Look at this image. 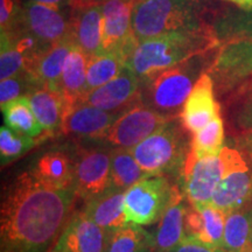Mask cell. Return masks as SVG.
Returning a JSON list of instances; mask_svg holds the SVG:
<instances>
[{
    "label": "cell",
    "mask_w": 252,
    "mask_h": 252,
    "mask_svg": "<svg viewBox=\"0 0 252 252\" xmlns=\"http://www.w3.org/2000/svg\"><path fill=\"white\" fill-rule=\"evenodd\" d=\"M75 189H56L33 172L19 174L2 190L0 252H47L71 219Z\"/></svg>",
    "instance_id": "6da1fadb"
},
{
    "label": "cell",
    "mask_w": 252,
    "mask_h": 252,
    "mask_svg": "<svg viewBox=\"0 0 252 252\" xmlns=\"http://www.w3.org/2000/svg\"><path fill=\"white\" fill-rule=\"evenodd\" d=\"M214 31L219 50L207 72L220 94L252 78V11L226 15Z\"/></svg>",
    "instance_id": "7a4b0ae2"
},
{
    "label": "cell",
    "mask_w": 252,
    "mask_h": 252,
    "mask_svg": "<svg viewBox=\"0 0 252 252\" xmlns=\"http://www.w3.org/2000/svg\"><path fill=\"white\" fill-rule=\"evenodd\" d=\"M219 48L214 28L193 32H175L138 42L125 65L140 78L150 80L157 74L194 56Z\"/></svg>",
    "instance_id": "3957f363"
},
{
    "label": "cell",
    "mask_w": 252,
    "mask_h": 252,
    "mask_svg": "<svg viewBox=\"0 0 252 252\" xmlns=\"http://www.w3.org/2000/svg\"><path fill=\"white\" fill-rule=\"evenodd\" d=\"M187 132L180 117L173 118L130 150L145 173L180 180L190 151Z\"/></svg>",
    "instance_id": "277c9868"
},
{
    "label": "cell",
    "mask_w": 252,
    "mask_h": 252,
    "mask_svg": "<svg viewBox=\"0 0 252 252\" xmlns=\"http://www.w3.org/2000/svg\"><path fill=\"white\" fill-rule=\"evenodd\" d=\"M208 53L194 56L141 82L140 102L168 117H179L191 89L203 74Z\"/></svg>",
    "instance_id": "5b68a950"
},
{
    "label": "cell",
    "mask_w": 252,
    "mask_h": 252,
    "mask_svg": "<svg viewBox=\"0 0 252 252\" xmlns=\"http://www.w3.org/2000/svg\"><path fill=\"white\" fill-rule=\"evenodd\" d=\"M207 27L195 0H138L132 12V31L138 41Z\"/></svg>",
    "instance_id": "8992f818"
},
{
    "label": "cell",
    "mask_w": 252,
    "mask_h": 252,
    "mask_svg": "<svg viewBox=\"0 0 252 252\" xmlns=\"http://www.w3.org/2000/svg\"><path fill=\"white\" fill-rule=\"evenodd\" d=\"M179 184L172 185L169 178L152 175L125 191L126 220L139 225H150L161 219L172 202Z\"/></svg>",
    "instance_id": "52a82bcc"
},
{
    "label": "cell",
    "mask_w": 252,
    "mask_h": 252,
    "mask_svg": "<svg viewBox=\"0 0 252 252\" xmlns=\"http://www.w3.org/2000/svg\"><path fill=\"white\" fill-rule=\"evenodd\" d=\"M220 156L223 176L210 204L228 215L252 201V168L236 147L223 146Z\"/></svg>",
    "instance_id": "ba28073f"
},
{
    "label": "cell",
    "mask_w": 252,
    "mask_h": 252,
    "mask_svg": "<svg viewBox=\"0 0 252 252\" xmlns=\"http://www.w3.org/2000/svg\"><path fill=\"white\" fill-rule=\"evenodd\" d=\"M173 118L176 117H168L139 102L119 113L100 141L111 147L132 149Z\"/></svg>",
    "instance_id": "9c48e42d"
},
{
    "label": "cell",
    "mask_w": 252,
    "mask_h": 252,
    "mask_svg": "<svg viewBox=\"0 0 252 252\" xmlns=\"http://www.w3.org/2000/svg\"><path fill=\"white\" fill-rule=\"evenodd\" d=\"M112 147H81L75 156V193L87 201L103 194L111 187Z\"/></svg>",
    "instance_id": "30bf717a"
},
{
    "label": "cell",
    "mask_w": 252,
    "mask_h": 252,
    "mask_svg": "<svg viewBox=\"0 0 252 252\" xmlns=\"http://www.w3.org/2000/svg\"><path fill=\"white\" fill-rule=\"evenodd\" d=\"M137 1L106 0L102 4V52L116 53L125 63L139 42L132 31V12Z\"/></svg>",
    "instance_id": "8fae6325"
},
{
    "label": "cell",
    "mask_w": 252,
    "mask_h": 252,
    "mask_svg": "<svg viewBox=\"0 0 252 252\" xmlns=\"http://www.w3.org/2000/svg\"><path fill=\"white\" fill-rule=\"evenodd\" d=\"M222 176L223 162L220 154L197 158L189 151L179 184L190 206H203L212 203Z\"/></svg>",
    "instance_id": "7c38bea8"
},
{
    "label": "cell",
    "mask_w": 252,
    "mask_h": 252,
    "mask_svg": "<svg viewBox=\"0 0 252 252\" xmlns=\"http://www.w3.org/2000/svg\"><path fill=\"white\" fill-rule=\"evenodd\" d=\"M141 81L131 69L124 68L117 77L102 87L88 91L80 102L104 111L121 113L140 102Z\"/></svg>",
    "instance_id": "4fadbf2b"
},
{
    "label": "cell",
    "mask_w": 252,
    "mask_h": 252,
    "mask_svg": "<svg viewBox=\"0 0 252 252\" xmlns=\"http://www.w3.org/2000/svg\"><path fill=\"white\" fill-rule=\"evenodd\" d=\"M18 26L30 32L48 47L67 37H72L70 18H65L60 9L39 2L27 1L24 5Z\"/></svg>",
    "instance_id": "5bb4252c"
},
{
    "label": "cell",
    "mask_w": 252,
    "mask_h": 252,
    "mask_svg": "<svg viewBox=\"0 0 252 252\" xmlns=\"http://www.w3.org/2000/svg\"><path fill=\"white\" fill-rule=\"evenodd\" d=\"M110 232L81 210L71 216L53 250L55 252H106Z\"/></svg>",
    "instance_id": "9a60e30c"
},
{
    "label": "cell",
    "mask_w": 252,
    "mask_h": 252,
    "mask_svg": "<svg viewBox=\"0 0 252 252\" xmlns=\"http://www.w3.org/2000/svg\"><path fill=\"white\" fill-rule=\"evenodd\" d=\"M220 116V106L215 98V84L208 72L196 81L180 112V121L189 133H196Z\"/></svg>",
    "instance_id": "2e32d148"
},
{
    "label": "cell",
    "mask_w": 252,
    "mask_h": 252,
    "mask_svg": "<svg viewBox=\"0 0 252 252\" xmlns=\"http://www.w3.org/2000/svg\"><path fill=\"white\" fill-rule=\"evenodd\" d=\"M119 113L104 111L84 102L68 106L60 130L64 134L77 135L90 140H100Z\"/></svg>",
    "instance_id": "e0dca14e"
},
{
    "label": "cell",
    "mask_w": 252,
    "mask_h": 252,
    "mask_svg": "<svg viewBox=\"0 0 252 252\" xmlns=\"http://www.w3.org/2000/svg\"><path fill=\"white\" fill-rule=\"evenodd\" d=\"M225 116L228 127L235 135V147L244 154L252 168V78L236 89Z\"/></svg>",
    "instance_id": "ac0fdd59"
},
{
    "label": "cell",
    "mask_w": 252,
    "mask_h": 252,
    "mask_svg": "<svg viewBox=\"0 0 252 252\" xmlns=\"http://www.w3.org/2000/svg\"><path fill=\"white\" fill-rule=\"evenodd\" d=\"M226 215L212 204L189 206L185 219L186 237L213 248H222Z\"/></svg>",
    "instance_id": "d6986e66"
},
{
    "label": "cell",
    "mask_w": 252,
    "mask_h": 252,
    "mask_svg": "<svg viewBox=\"0 0 252 252\" xmlns=\"http://www.w3.org/2000/svg\"><path fill=\"white\" fill-rule=\"evenodd\" d=\"M71 36L75 45L88 56L102 52L103 6L70 8Z\"/></svg>",
    "instance_id": "ffe728a7"
},
{
    "label": "cell",
    "mask_w": 252,
    "mask_h": 252,
    "mask_svg": "<svg viewBox=\"0 0 252 252\" xmlns=\"http://www.w3.org/2000/svg\"><path fill=\"white\" fill-rule=\"evenodd\" d=\"M187 201L179 184L174 197L160 219L157 232L154 234V252L171 251L186 238L185 219L190 206Z\"/></svg>",
    "instance_id": "44dd1931"
},
{
    "label": "cell",
    "mask_w": 252,
    "mask_h": 252,
    "mask_svg": "<svg viewBox=\"0 0 252 252\" xmlns=\"http://www.w3.org/2000/svg\"><path fill=\"white\" fill-rule=\"evenodd\" d=\"M74 46L76 45L72 37H67L50 46L39 56L27 71L37 88L46 87L59 90L65 60Z\"/></svg>",
    "instance_id": "7402d4cb"
},
{
    "label": "cell",
    "mask_w": 252,
    "mask_h": 252,
    "mask_svg": "<svg viewBox=\"0 0 252 252\" xmlns=\"http://www.w3.org/2000/svg\"><path fill=\"white\" fill-rule=\"evenodd\" d=\"M124 190L111 186L103 194L87 201L83 212L111 234L127 223L124 213Z\"/></svg>",
    "instance_id": "603a6c76"
},
{
    "label": "cell",
    "mask_w": 252,
    "mask_h": 252,
    "mask_svg": "<svg viewBox=\"0 0 252 252\" xmlns=\"http://www.w3.org/2000/svg\"><path fill=\"white\" fill-rule=\"evenodd\" d=\"M32 172L43 184L56 189H75V158L50 151L39 158Z\"/></svg>",
    "instance_id": "cb8c5ba5"
},
{
    "label": "cell",
    "mask_w": 252,
    "mask_h": 252,
    "mask_svg": "<svg viewBox=\"0 0 252 252\" xmlns=\"http://www.w3.org/2000/svg\"><path fill=\"white\" fill-rule=\"evenodd\" d=\"M26 97L45 132L60 128L65 110L69 106L61 91L43 87L34 90Z\"/></svg>",
    "instance_id": "d4e9b609"
},
{
    "label": "cell",
    "mask_w": 252,
    "mask_h": 252,
    "mask_svg": "<svg viewBox=\"0 0 252 252\" xmlns=\"http://www.w3.org/2000/svg\"><path fill=\"white\" fill-rule=\"evenodd\" d=\"M88 56L77 46L72 47L65 60L59 90L65 97L69 106L80 102L87 94Z\"/></svg>",
    "instance_id": "484cf974"
},
{
    "label": "cell",
    "mask_w": 252,
    "mask_h": 252,
    "mask_svg": "<svg viewBox=\"0 0 252 252\" xmlns=\"http://www.w3.org/2000/svg\"><path fill=\"white\" fill-rule=\"evenodd\" d=\"M223 252H252V201L226 215Z\"/></svg>",
    "instance_id": "4316f807"
},
{
    "label": "cell",
    "mask_w": 252,
    "mask_h": 252,
    "mask_svg": "<svg viewBox=\"0 0 252 252\" xmlns=\"http://www.w3.org/2000/svg\"><path fill=\"white\" fill-rule=\"evenodd\" d=\"M152 176L145 173L130 149L113 147L111 153V186L126 191L144 179Z\"/></svg>",
    "instance_id": "83f0119b"
},
{
    "label": "cell",
    "mask_w": 252,
    "mask_h": 252,
    "mask_svg": "<svg viewBox=\"0 0 252 252\" xmlns=\"http://www.w3.org/2000/svg\"><path fill=\"white\" fill-rule=\"evenodd\" d=\"M106 252H154V235L128 222L110 234Z\"/></svg>",
    "instance_id": "f1b7e54d"
},
{
    "label": "cell",
    "mask_w": 252,
    "mask_h": 252,
    "mask_svg": "<svg viewBox=\"0 0 252 252\" xmlns=\"http://www.w3.org/2000/svg\"><path fill=\"white\" fill-rule=\"evenodd\" d=\"M125 67L124 60L116 53L99 52L89 56L87 65V93L112 81Z\"/></svg>",
    "instance_id": "f546056e"
},
{
    "label": "cell",
    "mask_w": 252,
    "mask_h": 252,
    "mask_svg": "<svg viewBox=\"0 0 252 252\" xmlns=\"http://www.w3.org/2000/svg\"><path fill=\"white\" fill-rule=\"evenodd\" d=\"M1 110L4 113L6 126H8L13 131L28 134L34 138L39 137L41 133L45 132L26 96L7 103Z\"/></svg>",
    "instance_id": "4dcf8cb0"
},
{
    "label": "cell",
    "mask_w": 252,
    "mask_h": 252,
    "mask_svg": "<svg viewBox=\"0 0 252 252\" xmlns=\"http://www.w3.org/2000/svg\"><path fill=\"white\" fill-rule=\"evenodd\" d=\"M224 124L220 116L193 134L190 152L197 158L217 156L224 146Z\"/></svg>",
    "instance_id": "1f68e13d"
},
{
    "label": "cell",
    "mask_w": 252,
    "mask_h": 252,
    "mask_svg": "<svg viewBox=\"0 0 252 252\" xmlns=\"http://www.w3.org/2000/svg\"><path fill=\"white\" fill-rule=\"evenodd\" d=\"M35 145L34 137L28 134L19 133L8 126H1L0 128V157L1 165L21 157Z\"/></svg>",
    "instance_id": "d6a6232c"
},
{
    "label": "cell",
    "mask_w": 252,
    "mask_h": 252,
    "mask_svg": "<svg viewBox=\"0 0 252 252\" xmlns=\"http://www.w3.org/2000/svg\"><path fill=\"white\" fill-rule=\"evenodd\" d=\"M26 71V60L15 48L11 37L1 32V52H0V80L17 76Z\"/></svg>",
    "instance_id": "836d02e7"
},
{
    "label": "cell",
    "mask_w": 252,
    "mask_h": 252,
    "mask_svg": "<svg viewBox=\"0 0 252 252\" xmlns=\"http://www.w3.org/2000/svg\"><path fill=\"white\" fill-rule=\"evenodd\" d=\"M36 89L39 88L27 71L21 72L17 76L1 80L0 82V105L4 108L7 103L20 97L28 96Z\"/></svg>",
    "instance_id": "e575fe53"
},
{
    "label": "cell",
    "mask_w": 252,
    "mask_h": 252,
    "mask_svg": "<svg viewBox=\"0 0 252 252\" xmlns=\"http://www.w3.org/2000/svg\"><path fill=\"white\" fill-rule=\"evenodd\" d=\"M21 8L18 7L17 0H1L0 1V27L1 32L14 30L20 19Z\"/></svg>",
    "instance_id": "d590c367"
},
{
    "label": "cell",
    "mask_w": 252,
    "mask_h": 252,
    "mask_svg": "<svg viewBox=\"0 0 252 252\" xmlns=\"http://www.w3.org/2000/svg\"><path fill=\"white\" fill-rule=\"evenodd\" d=\"M168 252H223L222 249L213 248L209 245L201 243L197 239L186 237L181 243Z\"/></svg>",
    "instance_id": "8d00e7d4"
},
{
    "label": "cell",
    "mask_w": 252,
    "mask_h": 252,
    "mask_svg": "<svg viewBox=\"0 0 252 252\" xmlns=\"http://www.w3.org/2000/svg\"><path fill=\"white\" fill-rule=\"evenodd\" d=\"M106 0H70L68 2L70 8L84 7V6H94V5H102Z\"/></svg>",
    "instance_id": "74e56055"
},
{
    "label": "cell",
    "mask_w": 252,
    "mask_h": 252,
    "mask_svg": "<svg viewBox=\"0 0 252 252\" xmlns=\"http://www.w3.org/2000/svg\"><path fill=\"white\" fill-rule=\"evenodd\" d=\"M28 1H34V2H39V4L49 6V7L56 8V9H61V6L64 4L65 1H70V0H28Z\"/></svg>",
    "instance_id": "f35d334b"
},
{
    "label": "cell",
    "mask_w": 252,
    "mask_h": 252,
    "mask_svg": "<svg viewBox=\"0 0 252 252\" xmlns=\"http://www.w3.org/2000/svg\"><path fill=\"white\" fill-rule=\"evenodd\" d=\"M241 8L242 11H252V0H225Z\"/></svg>",
    "instance_id": "ab89813d"
},
{
    "label": "cell",
    "mask_w": 252,
    "mask_h": 252,
    "mask_svg": "<svg viewBox=\"0 0 252 252\" xmlns=\"http://www.w3.org/2000/svg\"><path fill=\"white\" fill-rule=\"evenodd\" d=\"M49 252H55V251H54V250H50Z\"/></svg>",
    "instance_id": "60d3db41"
}]
</instances>
